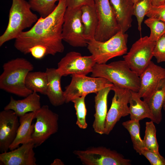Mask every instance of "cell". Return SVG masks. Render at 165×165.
I'll return each instance as SVG.
<instances>
[{
	"label": "cell",
	"mask_w": 165,
	"mask_h": 165,
	"mask_svg": "<svg viewBox=\"0 0 165 165\" xmlns=\"http://www.w3.org/2000/svg\"><path fill=\"white\" fill-rule=\"evenodd\" d=\"M152 6H157L165 3V0H151Z\"/></svg>",
	"instance_id": "74e56055"
},
{
	"label": "cell",
	"mask_w": 165,
	"mask_h": 165,
	"mask_svg": "<svg viewBox=\"0 0 165 165\" xmlns=\"http://www.w3.org/2000/svg\"><path fill=\"white\" fill-rule=\"evenodd\" d=\"M145 24L150 30L149 37L150 39L156 42L165 34V23L157 19L148 17L144 21Z\"/></svg>",
	"instance_id": "4dcf8cb0"
},
{
	"label": "cell",
	"mask_w": 165,
	"mask_h": 165,
	"mask_svg": "<svg viewBox=\"0 0 165 165\" xmlns=\"http://www.w3.org/2000/svg\"><path fill=\"white\" fill-rule=\"evenodd\" d=\"M81 9L85 36L89 41L94 38L98 24L97 16L94 4L83 6Z\"/></svg>",
	"instance_id": "cb8c5ba5"
},
{
	"label": "cell",
	"mask_w": 165,
	"mask_h": 165,
	"mask_svg": "<svg viewBox=\"0 0 165 165\" xmlns=\"http://www.w3.org/2000/svg\"><path fill=\"white\" fill-rule=\"evenodd\" d=\"M129 101V114L130 119L139 121L145 118L150 119L151 113L147 103L142 100L138 92L130 90Z\"/></svg>",
	"instance_id": "d4e9b609"
},
{
	"label": "cell",
	"mask_w": 165,
	"mask_h": 165,
	"mask_svg": "<svg viewBox=\"0 0 165 165\" xmlns=\"http://www.w3.org/2000/svg\"><path fill=\"white\" fill-rule=\"evenodd\" d=\"M134 3H135L137 1V0H133Z\"/></svg>",
	"instance_id": "60d3db41"
},
{
	"label": "cell",
	"mask_w": 165,
	"mask_h": 165,
	"mask_svg": "<svg viewBox=\"0 0 165 165\" xmlns=\"http://www.w3.org/2000/svg\"><path fill=\"white\" fill-rule=\"evenodd\" d=\"M41 107L40 96L37 93L33 92L21 100H16L11 96L4 109L12 110L20 117L29 112H35Z\"/></svg>",
	"instance_id": "ffe728a7"
},
{
	"label": "cell",
	"mask_w": 165,
	"mask_h": 165,
	"mask_svg": "<svg viewBox=\"0 0 165 165\" xmlns=\"http://www.w3.org/2000/svg\"><path fill=\"white\" fill-rule=\"evenodd\" d=\"M2 68L0 76L1 89L24 97L32 93L25 84L27 75L34 68L31 62L23 58H17L5 63Z\"/></svg>",
	"instance_id": "6da1fadb"
},
{
	"label": "cell",
	"mask_w": 165,
	"mask_h": 165,
	"mask_svg": "<svg viewBox=\"0 0 165 165\" xmlns=\"http://www.w3.org/2000/svg\"><path fill=\"white\" fill-rule=\"evenodd\" d=\"M67 8L75 9L87 5L94 4V0H65Z\"/></svg>",
	"instance_id": "8d00e7d4"
},
{
	"label": "cell",
	"mask_w": 165,
	"mask_h": 165,
	"mask_svg": "<svg viewBox=\"0 0 165 165\" xmlns=\"http://www.w3.org/2000/svg\"><path fill=\"white\" fill-rule=\"evenodd\" d=\"M112 90L114 93L110 108L108 112L105 127L104 134L108 135L120 119L129 115L128 104L130 90L114 86Z\"/></svg>",
	"instance_id": "4fadbf2b"
},
{
	"label": "cell",
	"mask_w": 165,
	"mask_h": 165,
	"mask_svg": "<svg viewBox=\"0 0 165 165\" xmlns=\"http://www.w3.org/2000/svg\"><path fill=\"white\" fill-rule=\"evenodd\" d=\"M48 84L47 75L45 72H30L25 80L26 87L32 92L46 95Z\"/></svg>",
	"instance_id": "484cf974"
},
{
	"label": "cell",
	"mask_w": 165,
	"mask_h": 165,
	"mask_svg": "<svg viewBox=\"0 0 165 165\" xmlns=\"http://www.w3.org/2000/svg\"><path fill=\"white\" fill-rule=\"evenodd\" d=\"M19 116L13 110L0 112V151L7 152L15 140L20 125Z\"/></svg>",
	"instance_id": "9a60e30c"
},
{
	"label": "cell",
	"mask_w": 165,
	"mask_h": 165,
	"mask_svg": "<svg viewBox=\"0 0 165 165\" xmlns=\"http://www.w3.org/2000/svg\"><path fill=\"white\" fill-rule=\"evenodd\" d=\"M53 10L43 18L42 25L49 46V54L55 55L63 52L62 27L67 8L65 0H59Z\"/></svg>",
	"instance_id": "5b68a950"
},
{
	"label": "cell",
	"mask_w": 165,
	"mask_h": 165,
	"mask_svg": "<svg viewBox=\"0 0 165 165\" xmlns=\"http://www.w3.org/2000/svg\"><path fill=\"white\" fill-rule=\"evenodd\" d=\"M98 24L94 38L99 41L108 39L121 30L109 0H94Z\"/></svg>",
	"instance_id": "8fae6325"
},
{
	"label": "cell",
	"mask_w": 165,
	"mask_h": 165,
	"mask_svg": "<svg viewBox=\"0 0 165 165\" xmlns=\"http://www.w3.org/2000/svg\"><path fill=\"white\" fill-rule=\"evenodd\" d=\"M81 13V8H67L64 16L63 40L74 47L87 46L88 42L85 36Z\"/></svg>",
	"instance_id": "ba28073f"
},
{
	"label": "cell",
	"mask_w": 165,
	"mask_h": 165,
	"mask_svg": "<svg viewBox=\"0 0 165 165\" xmlns=\"http://www.w3.org/2000/svg\"><path fill=\"white\" fill-rule=\"evenodd\" d=\"M34 124L32 135V142L35 148L42 144L58 130L59 116L47 105H43L35 112Z\"/></svg>",
	"instance_id": "9c48e42d"
},
{
	"label": "cell",
	"mask_w": 165,
	"mask_h": 165,
	"mask_svg": "<svg viewBox=\"0 0 165 165\" xmlns=\"http://www.w3.org/2000/svg\"><path fill=\"white\" fill-rule=\"evenodd\" d=\"M128 36L120 30L105 41H97L94 38L89 40L87 48L96 63L106 64L111 59L127 53Z\"/></svg>",
	"instance_id": "277c9868"
},
{
	"label": "cell",
	"mask_w": 165,
	"mask_h": 165,
	"mask_svg": "<svg viewBox=\"0 0 165 165\" xmlns=\"http://www.w3.org/2000/svg\"><path fill=\"white\" fill-rule=\"evenodd\" d=\"M163 108L164 110L165 111V100L163 105Z\"/></svg>",
	"instance_id": "ab89813d"
},
{
	"label": "cell",
	"mask_w": 165,
	"mask_h": 165,
	"mask_svg": "<svg viewBox=\"0 0 165 165\" xmlns=\"http://www.w3.org/2000/svg\"><path fill=\"white\" fill-rule=\"evenodd\" d=\"M32 56L35 58L40 60L48 55L47 48L42 45H37L31 48L29 51Z\"/></svg>",
	"instance_id": "d590c367"
},
{
	"label": "cell",
	"mask_w": 165,
	"mask_h": 165,
	"mask_svg": "<svg viewBox=\"0 0 165 165\" xmlns=\"http://www.w3.org/2000/svg\"><path fill=\"white\" fill-rule=\"evenodd\" d=\"M59 0H29L32 10L38 13L44 18L50 13L56 6L55 4Z\"/></svg>",
	"instance_id": "f546056e"
},
{
	"label": "cell",
	"mask_w": 165,
	"mask_h": 165,
	"mask_svg": "<svg viewBox=\"0 0 165 165\" xmlns=\"http://www.w3.org/2000/svg\"><path fill=\"white\" fill-rule=\"evenodd\" d=\"M86 95L73 99L71 102L74 104L76 111L77 117L76 124L81 129H84L87 127V124L86 121V116L87 110L85 103V98Z\"/></svg>",
	"instance_id": "f1b7e54d"
},
{
	"label": "cell",
	"mask_w": 165,
	"mask_h": 165,
	"mask_svg": "<svg viewBox=\"0 0 165 165\" xmlns=\"http://www.w3.org/2000/svg\"><path fill=\"white\" fill-rule=\"evenodd\" d=\"M152 6L151 0H137L134 3L133 15L136 17L138 23V29L141 30V24L144 18Z\"/></svg>",
	"instance_id": "1f68e13d"
},
{
	"label": "cell",
	"mask_w": 165,
	"mask_h": 165,
	"mask_svg": "<svg viewBox=\"0 0 165 165\" xmlns=\"http://www.w3.org/2000/svg\"><path fill=\"white\" fill-rule=\"evenodd\" d=\"M154 122L151 121L145 123V130L143 140L145 148L159 153V145L156 137V129Z\"/></svg>",
	"instance_id": "83f0119b"
},
{
	"label": "cell",
	"mask_w": 165,
	"mask_h": 165,
	"mask_svg": "<svg viewBox=\"0 0 165 165\" xmlns=\"http://www.w3.org/2000/svg\"><path fill=\"white\" fill-rule=\"evenodd\" d=\"M34 148V143L31 142L22 144L10 151L1 153L0 165H36Z\"/></svg>",
	"instance_id": "e0dca14e"
},
{
	"label": "cell",
	"mask_w": 165,
	"mask_h": 165,
	"mask_svg": "<svg viewBox=\"0 0 165 165\" xmlns=\"http://www.w3.org/2000/svg\"><path fill=\"white\" fill-rule=\"evenodd\" d=\"M117 22L123 33L131 27L133 15V0H109Z\"/></svg>",
	"instance_id": "d6986e66"
},
{
	"label": "cell",
	"mask_w": 165,
	"mask_h": 165,
	"mask_svg": "<svg viewBox=\"0 0 165 165\" xmlns=\"http://www.w3.org/2000/svg\"><path fill=\"white\" fill-rule=\"evenodd\" d=\"M43 17L40 16L29 30L21 32L15 39L14 46L19 51L24 54L29 53V50L37 45H42L47 49L48 45L43 28Z\"/></svg>",
	"instance_id": "5bb4252c"
},
{
	"label": "cell",
	"mask_w": 165,
	"mask_h": 165,
	"mask_svg": "<svg viewBox=\"0 0 165 165\" xmlns=\"http://www.w3.org/2000/svg\"><path fill=\"white\" fill-rule=\"evenodd\" d=\"M153 57L158 63L165 62V34L156 42Z\"/></svg>",
	"instance_id": "d6a6232c"
},
{
	"label": "cell",
	"mask_w": 165,
	"mask_h": 165,
	"mask_svg": "<svg viewBox=\"0 0 165 165\" xmlns=\"http://www.w3.org/2000/svg\"><path fill=\"white\" fill-rule=\"evenodd\" d=\"M122 124L130 134L134 149L141 155L142 151L145 147L143 140L140 136L139 121L130 119L123 122Z\"/></svg>",
	"instance_id": "4316f807"
},
{
	"label": "cell",
	"mask_w": 165,
	"mask_h": 165,
	"mask_svg": "<svg viewBox=\"0 0 165 165\" xmlns=\"http://www.w3.org/2000/svg\"><path fill=\"white\" fill-rule=\"evenodd\" d=\"M35 116V112H29L19 117L20 125L16 138L9 147L10 150L19 147L20 144L32 142L35 124L32 122Z\"/></svg>",
	"instance_id": "7402d4cb"
},
{
	"label": "cell",
	"mask_w": 165,
	"mask_h": 165,
	"mask_svg": "<svg viewBox=\"0 0 165 165\" xmlns=\"http://www.w3.org/2000/svg\"><path fill=\"white\" fill-rule=\"evenodd\" d=\"M51 165H64V163L60 159H56L52 163Z\"/></svg>",
	"instance_id": "f35d334b"
},
{
	"label": "cell",
	"mask_w": 165,
	"mask_h": 165,
	"mask_svg": "<svg viewBox=\"0 0 165 165\" xmlns=\"http://www.w3.org/2000/svg\"><path fill=\"white\" fill-rule=\"evenodd\" d=\"M29 2L25 0H12L7 27L0 36V46L15 39L24 30L31 27L38 20L35 14L31 11Z\"/></svg>",
	"instance_id": "3957f363"
},
{
	"label": "cell",
	"mask_w": 165,
	"mask_h": 165,
	"mask_svg": "<svg viewBox=\"0 0 165 165\" xmlns=\"http://www.w3.org/2000/svg\"><path fill=\"white\" fill-rule=\"evenodd\" d=\"M156 42L151 40L148 36L141 37L123 56L124 60L131 70L139 76L151 61Z\"/></svg>",
	"instance_id": "52a82bcc"
},
{
	"label": "cell",
	"mask_w": 165,
	"mask_h": 165,
	"mask_svg": "<svg viewBox=\"0 0 165 165\" xmlns=\"http://www.w3.org/2000/svg\"><path fill=\"white\" fill-rule=\"evenodd\" d=\"M96 62L93 56H82L80 53H67L57 64V70L62 76L69 75H85L92 72Z\"/></svg>",
	"instance_id": "7c38bea8"
},
{
	"label": "cell",
	"mask_w": 165,
	"mask_h": 165,
	"mask_svg": "<svg viewBox=\"0 0 165 165\" xmlns=\"http://www.w3.org/2000/svg\"><path fill=\"white\" fill-rule=\"evenodd\" d=\"M165 100V78L159 82L151 95L143 100L148 104L151 113V121L159 124L162 119V109Z\"/></svg>",
	"instance_id": "603a6c76"
},
{
	"label": "cell",
	"mask_w": 165,
	"mask_h": 165,
	"mask_svg": "<svg viewBox=\"0 0 165 165\" xmlns=\"http://www.w3.org/2000/svg\"><path fill=\"white\" fill-rule=\"evenodd\" d=\"M112 86L105 87L96 93L95 97V112L93 127L95 132L104 134L105 123L107 114V98Z\"/></svg>",
	"instance_id": "ac0fdd59"
},
{
	"label": "cell",
	"mask_w": 165,
	"mask_h": 165,
	"mask_svg": "<svg viewBox=\"0 0 165 165\" xmlns=\"http://www.w3.org/2000/svg\"><path fill=\"white\" fill-rule=\"evenodd\" d=\"M46 72L48 84L46 95L51 104L54 106H58L65 103L64 92L61 86L62 76L54 68H47Z\"/></svg>",
	"instance_id": "44dd1931"
},
{
	"label": "cell",
	"mask_w": 165,
	"mask_h": 165,
	"mask_svg": "<svg viewBox=\"0 0 165 165\" xmlns=\"http://www.w3.org/2000/svg\"><path fill=\"white\" fill-rule=\"evenodd\" d=\"M91 73V77L105 78L114 86L137 92L139 90V76L131 70L124 60L108 64L96 63Z\"/></svg>",
	"instance_id": "7a4b0ae2"
},
{
	"label": "cell",
	"mask_w": 165,
	"mask_h": 165,
	"mask_svg": "<svg viewBox=\"0 0 165 165\" xmlns=\"http://www.w3.org/2000/svg\"><path fill=\"white\" fill-rule=\"evenodd\" d=\"M139 77L140 86L138 94L145 100L151 95L160 81L165 78V68L151 61Z\"/></svg>",
	"instance_id": "2e32d148"
},
{
	"label": "cell",
	"mask_w": 165,
	"mask_h": 165,
	"mask_svg": "<svg viewBox=\"0 0 165 165\" xmlns=\"http://www.w3.org/2000/svg\"><path fill=\"white\" fill-rule=\"evenodd\" d=\"M146 16L160 20L165 23V3L157 6H152Z\"/></svg>",
	"instance_id": "e575fe53"
},
{
	"label": "cell",
	"mask_w": 165,
	"mask_h": 165,
	"mask_svg": "<svg viewBox=\"0 0 165 165\" xmlns=\"http://www.w3.org/2000/svg\"><path fill=\"white\" fill-rule=\"evenodd\" d=\"M141 155L144 156L151 165H165V159L159 153H156L144 148Z\"/></svg>",
	"instance_id": "836d02e7"
},
{
	"label": "cell",
	"mask_w": 165,
	"mask_h": 165,
	"mask_svg": "<svg viewBox=\"0 0 165 165\" xmlns=\"http://www.w3.org/2000/svg\"><path fill=\"white\" fill-rule=\"evenodd\" d=\"M113 86L112 83L103 78L72 75L70 84L64 91L65 102L68 103L75 98L90 93L96 94L105 87Z\"/></svg>",
	"instance_id": "8992f818"
},
{
	"label": "cell",
	"mask_w": 165,
	"mask_h": 165,
	"mask_svg": "<svg viewBox=\"0 0 165 165\" xmlns=\"http://www.w3.org/2000/svg\"><path fill=\"white\" fill-rule=\"evenodd\" d=\"M73 153L84 165H130V160L117 152L105 147H92Z\"/></svg>",
	"instance_id": "30bf717a"
}]
</instances>
